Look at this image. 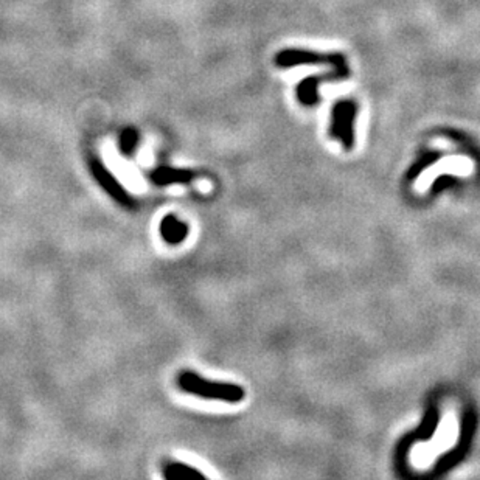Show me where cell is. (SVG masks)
Wrapping results in <instances>:
<instances>
[{
    "mask_svg": "<svg viewBox=\"0 0 480 480\" xmlns=\"http://www.w3.org/2000/svg\"><path fill=\"white\" fill-rule=\"evenodd\" d=\"M179 387L187 393L196 395L206 400L239 403L244 398L243 387L236 384H226V382L208 381L191 372L181 373V377H179Z\"/></svg>",
    "mask_w": 480,
    "mask_h": 480,
    "instance_id": "6da1fadb",
    "label": "cell"
},
{
    "mask_svg": "<svg viewBox=\"0 0 480 480\" xmlns=\"http://www.w3.org/2000/svg\"><path fill=\"white\" fill-rule=\"evenodd\" d=\"M474 163L463 156H449L441 159L440 162L434 163L432 167L427 168L422 176L418 177L415 184V190L423 193L429 189L434 179H437L441 175H455V176H468L472 172Z\"/></svg>",
    "mask_w": 480,
    "mask_h": 480,
    "instance_id": "7a4b0ae2",
    "label": "cell"
},
{
    "mask_svg": "<svg viewBox=\"0 0 480 480\" xmlns=\"http://www.w3.org/2000/svg\"><path fill=\"white\" fill-rule=\"evenodd\" d=\"M91 171H92L94 177L96 179V182L101 185V189L106 191L112 199H115L118 204L126 206V207L134 206V201L130 196V193H127L123 187L118 184L115 176L112 175V172L106 167H104V165L99 159L91 160Z\"/></svg>",
    "mask_w": 480,
    "mask_h": 480,
    "instance_id": "3957f363",
    "label": "cell"
},
{
    "mask_svg": "<svg viewBox=\"0 0 480 480\" xmlns=\"http://www.w3.org/2000/svg\"><path fill=\"white\" fill-rule=\"evenodd\" d=\"M194 171L184 168H170L160 167L151 172V181L156 185L167 187V185H179V184H190L194 179Z\"/></svg>",
    "mask_w": 480,
    "mask_h": 480,
    "instance_id": "277c9868",
    "label": "cell"
},
{
    "mask_svg": "<svg viewBox=\"0 0 480 480\" xmlns=\"http://www.w3.org/2000/svg\"><path fill=\"white\" fill-rule=\"evenodd\" d=\"M160 235L168 244H181L189 236V226L179 221L176 216H165L160 222Z\"/></svg>",
    "mask_w": 480,
    "mask_h": 480,
    "instance_id": "5b68a950",
    "label": "cell"
},
{
    "mask_svg": "<svg viewBox=\"0 0 480 480\" xmlns=\"http://www.w3.org/2000/svg\"><path fill=\"white\" fill-rule=\"evenodd\" d=\"M163 477L167 480H194V479H206V476L196 468L185 463H170L163 469Z\"/></svg>",
    "mask_w": 480,
    "mask_h": 480,
    "instance_id": "8992f818",
    "label": "cell"
},
{
    "mask_svg": "<svg viewBox=\"0 0 480 480\" xmlns=\"http://www.w3.org/2000/svg\"><path fill=\"white\" fill-rule=\"evenodd\" d=\"M137 144H139V134L136 130H132V127H127V130L122 132V136H120V149H122V151L127 156L136 151Z\"/></svg>",
    "mask_w": 480,
    "mask_h": 480,
    "instance_id": "52a82bcc",
    "label": "cell"
}]
</instances>
